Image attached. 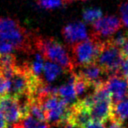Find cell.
I'll list each match as a JSON object with an SVG mask.
<instances>
[{"instance_id":"cell-1","label":"cell","mask_w":128,"mask_h":128,"mask_svg":"<svg viewBox=\"0 0 128 128\" xmlns=\"http://www.w3.org/2000/svg\"><path fill=\"white\" fill-rule=\"evenodd\" d=\"M36 33L27 30L17 19L0 17V39L10 43L17 51L29 55L35 54L34 38Z\"/></svg>"},{"instance_id":"cell-2","label":"cell","mask_w":128,"mask_h":128,"mask_svg":"<svg viewBox=\"0 0 128 128\" xmlns=\"http://www.w3.org/2000/svg\"><path fill=\"white\" fill-rule=\"evenodd\" d=\"M34 47L46 60L58 64L64 72L72 73L76 68L72 55L66 47L52 37H43L36 33L34 38Z\"/></svg>"},{"instance_id":"cell-3","label":"cell","mask_w":128,"mask_h":128,"mask_svg":"<svg viewBox=\"0 0 128 128\" xmlns=\"http://www.w3.org/2000/svg\"><path fill=\"white\" fill-rule=\"evenodd\" d=\"M102 41L100 37L92 32L86 39L69 47L76 68L96 62L101 49Z\"/></svg>"},{"instance_id":"cell-4","label":"cell","mask_w":128,"mask_h":128,"mask_svg":"<svg viewBox=\"0 0 128 128\" xmlns=\"http://www.w3.org/2000/svg\"><path fill=\"white\" fill-rule=\"evenodd\" d=\"M124 57L122 55L121 49L112 42L111 39L102 41V46L96 63L104 71L107 75L116 73H121L122 62Z\"/></svg>"},{"instance_id":"cell-5","label":"cell","mask_w":128,"mask_h":128,"mask_svg":"<svg viewBox=\"0 0 128 128\" xmlns=\"http://www.w3.org/2000/svg\"><path fill=\"white\" fill-rule=\"evenodd\" d=\"M106 86L111 93L112 104L118 102L128 96V82L121 73L108 75L106 80Z\"/></svg>"},{"instance_id":"cell-6","label":"cell","mask_w":128,"mask_h":128,"mask_svg":"<svg viewBox=\"0 0 128 128\" xmlns=\"http://www.w3.org/2000/svg\"><path fill=\"white\" fill-rule=\"evenodd\" d=\"M92 26L93 32L98 37H111L123 26V23L115 16H106L92 23Z\"/></svg>"},{"instance_id":"cell-7","label":"cell","mask_w":128,"mask_h":128,"mask_svg":"<svg viewBox=\"0 0 128 128\" xmlns=\"http://www.w3.org/2000/svg\"><path fill=\"white\" fill-rule=\"evenodd\" d=\"M0 112L8 124L18 123L22 119L18 99L10 95L0 97Z\"/></svg>"},{"instance_id":"cell-8","label":"cell","mask_w":128,"mask_h":128,"mask_svg":"<svg viewBox=\"0 0 128 128\" xmlns=\"http://www.w3.org/2000/svg\"><path fill=\"white\" fill-rule=\"evenodd\" d=\"M92 120L90 109L78 100L76 103L71 104V112L68 118L67 125L76 128H86Z\"/></svg>"},{"instance_id":"cell-9","label":"cell","mask_w":128,"mask_h":128,"mask_svg":"<svg viewBox=\"0 0 128 128\" xmlns=\"http://www.w3.org/2000/svg\"><path fill=\"white\" fill-rule=\"evenodd\" d=\"M62 35L69 47L86 39L89 36L84 23L80 21L70 23L64 26L62 29Z\"/></svg>"},{"instance_id":"cell-10","label":"cell","mask_w":128,"mask_h":128,"mask_svg":"<svg viewBox=\"0 0 128 128\" xmlns=\"http://www.w3.org/2000/svg\"><path fill=\"white\" fill-rule=\"evenodd\" d=\"M80 76H82L84 80H86L91 85V88H94L97 84L104 82L106 80H103V76L106 75L104 71L98 66L96 62L86 65V66L79 67L78 71L77 72Z\"/></svg>"},{"instance_id":"cell-11","label":"cell","mask_w":128,"mask_h":128,"mask_svg":"<svg viewBox=\"0 0 128 128\" xmlns=\"http://www.w3.org/2000/svg\"><path fill=\"white\" fill-rule=\"evenodd\" d=\"M112 99H100L95 100L93 105L91 108L92 119L95 121L106 123L110 119L112 111Z\"/></svg>"},{"instance_id":"cell-12","label":"cell","mask_w":128,"mask_h":128,"mask_svg":"<svg viewBox=\"0 0 128 128\" xmlns=\"http://www.w3.org/2000/svg\"><path fill=\"white\" fill-rule=\"evenodd\" d=\"M128 119V96L122 100L112 104L110 120L123 124Z\"/></svg>"},{"instance_id":"cell-13","label":"cell","mask_w":128,"mask_h":128,"mask_svg":"<svg viewBox=\"0 0 128 128\" xmlns=\"http://www.w3.org/2000/svg\"><path fill=\"white\" fill-rule=\"evenodd\" d=\"M71 74L72 75L69 80H68L67 83L60 86L58 89V97L64 99V100H66L69 104H71V102H72L73 100H75L78 97L74 89V74H73V72Z\"/></svg>"},{"instance_id":"cell-14","label":"cell","mask_w":128,"mask_h":128,"mask_svg":"<svg viewBox=\"0 0 128 128\" xmlns=\"http://www.w3.org/2000/svg\"><path fill=\"white\" fill-rule=\"evenodd\" d=\"M43 73H44V81L47 82H52L56 80L57 77L59 76L62 73H64V70L58 64L52 62H47L44 63Z\"/></svg>"},{"instance_id":"cell-15","label":"cell","mask_w":128,"mask_h":128,"mask_svg":"<svg viewBox=\"0 0 128 128\" xmlns=\"http://www.w3.org/2000/svg\"><path fill=\"white\" fill-rule=\"evenodd\" d=\"M29 114L32 115L34 118L38 120L39 122H46V113L43 108L41 107L40 104L38 99L32 97L29 106Z\"/></svg>"},{"instance_id":"cell-16","label":"cell","mask_w":128,"mask_h":128,"mask_svg":"<svg viewBox=\"0 0 128 128\" xmlns=\"http://www.w3.org/2000/svg\"><path fill=\"white\" fill-rule=\"evenodd\" d=\"M44 61H46V59L42 56V55L38 53L34 55L33 59L30 62H28L30 71L36 76H41V73L43 72L44 63H46Z\"/></svg>"},{"instance_id":"cell-17","label":"cell","mask_w":128,"mask_h":128,"mask_svg":"<svg viewBox=\"0 0 128 128\" xmlns=\"http://www.w3.org/2000/svg\"><path fill=\"white\" fill-rule=\"evenodd\" d=\"M74 74V89L75 92H76L77 97L81 96L84 94L89 88H91L90 83L86 80H84L82 76L78 75L77 72L73 71Z\"/></svg>"},{"instance_id":"cell-18","label":"cell","mask_w":128,"mask_h":128,"mask_svg":"<svg viewBox=\"0 0 128 128\" xmlns=\"http://www.w3.org/2000/svg\"><path fill=\"white\" fill-rule=\"evenodd\" d=\"M103 12L98 8H88L83 11V19L87 24H92L102 17Z\"/></svg>"},{"instance_id":"cell-19","label":"cell","mask_w":128,"mask_h":128,"mask_svg":"<svg viewBox=\"0 0 128 128\" xmlns=\"http://www.w3.org/2000/svg\"><path fill=\"white\" fill-rule=\"evenodd\" d=\"M17 63V57L12 53L0 55V69L14 68Z\"/></svg>"},{"instance_id":"cell-20","label":"cell","mask_w":128,"mask_h":128,"mask_svg":"<svg viewBox=\"0 0 128 128\" xmlns=\"http://www.w3.org/2000/svg\"><path fill=\"white\" fill-rule=\"evenodd\" d=\"M37 2L39 6L48 10H52L64 5L63 0H37Z\"/></svg>"},{"instance_id":"cell-21","label":"cell","mask_w":128,"mask_h":128,"mask_svg":"<svg viewBox=\"0 0 128 128\" xmlns=\"http://www.w3.org/2000/svg\"><path fill=\"white\" fill-rule=\"evenodd\" d=\"M120 13L123 26L128 27V0H125L120 4Z\"/></svg>"},{"instance_id":"cell-22","label":"cell","mask_w":128,"mask_h":128,"mask_svg":"<svg viewBox=\"0 0 128 128\" xmlns=\"http://www.w3.org/2000/svg\"><path fill=\"white\" fill-rule=\"evenodd\" d=\"M110 39H111L113 44L116 45L120 48H121L125 45V43L126 42V40L128 39V36L126 32H122V33H118L115 37L110 38Z\"/></svg>"},{"instance_id":"cell-23","label":"cell","mask_w":128,"mask_h":128,"mask_svg":"<svg viewBox=\"0 0 128 128\" xmlns=\"http://www.w3.org/2000/svg\"><path fill=\"white\" fill-rule=\"evenodd\" d=\"M40 122L34 118L32 115L28 114L26 117L22 118V124L24 128H35Z\"/></svg>"},{"instance_id":"cell-24","label":"cell","mask_w":128,"mask_h":128,"mask_svg":"<svg viewBox=\"0 0 128 128\" xmlns=\"http://www.w3.org/2000/svg\"><path fill=\"white\" fill-rule=\"evenodd\" d=\"M9 88H10L9 81L0 72V97L8 94Z\"/></svg>"},{"instance_id":"cell-25","label":"cell","mask_w":128,"mask_h":128,"mask_svg":"<svg viewBox=\"0 0 128 128\" xmlns=\"http://www.w3.org/2000/svg\"><path fill=\"white\" fill-rule=\"evenodd\" d=\"M14 49L13 46L10 43L7 42L3 39H0V55H4V54L12 53Z\"/></svg>"},{"instance_id":"cell-26","label":"cell","mask_w":128,"mask_h":128,"mask_svg":"<svg viewBox=\"0 0 128 128\" xmlns=\"http://www.w3.org/2000/svg\"><path fill=\"white\" fill-rule=\"evenodd\" d=\"M86 128H106L104 127V124L101 123V122L95 121V120L92 119L87 125Z\"/></svg>"},{"instance_id":"cell-27","label":"cell","mask_w":128,"mask_h":128,"mask_svg":"<svg viewBox=\"0 0 128 128\" xmlns=\"http://www.w3.org/2000/svg\"><path fill=\"white\" fill-rule=\"evenodd\" d=\"M110 121H111V123H110V125H108L106 128H126L125 125H123V124H121V123L113 121V120H110Z\"/></svg>"},{"instance_id":"cell-28","label":"cell","mask_w":128,"mask_h":128,"mask_svg":"<svg viewBox=\"0 0 128 128\" xmlns=\"http://www.w3.org/2000/svg\"><path fill=\"white\" fill-rule=\"evenodd\" d=\"M0 128H8V123L1 112H0Z\"/></svg>"},{"instance_id":"cell-29","label":"cell","mask_w":128,"mask_h":128,"mask_svg":"<svg viewBox=\"0 0 128 128\" xmlns=\"http://www.w3.org/2000/svg\"><path fill=\"white\" fill-rule=\"evenodd\" d=\"M52 126L46 122H40L35 128H51Z\"/></svg>"},{"instance_id":"cell-30","label":"cell","mask_w":128,"mask_h":128,"mask_svg":"<svg viewBox=\"0 0 128 128\" xmlns=\"http://www.w3.org/2000/svg\"><path fill=\"white\" fill-rule=\"evenodd\" d=\"M8 127L9 128H24L22 122H18V123L10 124V126H8Z\"/></svg>"},{"instance_id":"cell-31","label":"cell","mask_w":128,"mask_h":128,"mask_svg":"<svg viewBox=\"0 0 128 128\" xmlns=\"http://www.w3.org/2000/svg\"><path fill=\"white\" fill-rule=\"evenodd\" d=\"M74 1V0H63V3L64 4H68V3H71V2Z\"/></svg>"},{"instance_id":"cell-32","label":"cell","mask_w":128,"mask_h":128,"mask_svg":"<svg viewBox=\"0 0 128 128\" xmlns=\"http://www.w3.org/2000/svg\"><path fill=\"white\" fill-rule=\"evenodd\" d=\"M64 127H66V128H76L74 126H72V125H64Z\"/></svg>"}]
</instances>
